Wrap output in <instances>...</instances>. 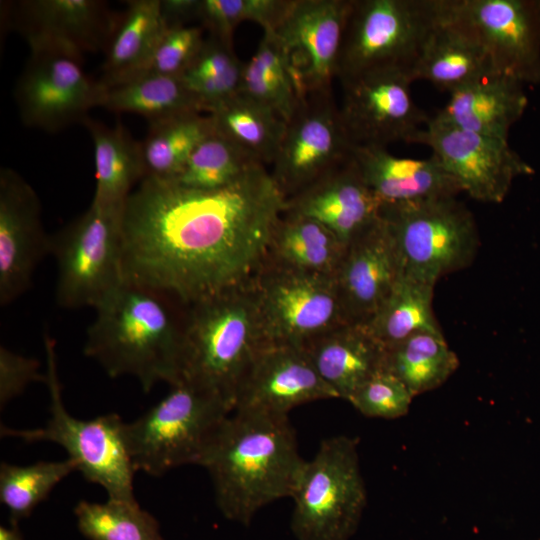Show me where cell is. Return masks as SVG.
I'll return each instance as SVG.
<instances>
[{"mask_svg": "<svg viewBox=\"0 0 540 540\" xmlns=\"http://www.w3.org/2000/svg\"><path fill=\"white\" fill-rule=\"evenodd\" d=\"M244 62L233 49V42L208 34L197 57L181 76L187 88L209 106L240 91Z\"/></svg>", "mask_w": 540, "mask_h": 540, "instance_id": "cell-38", "label": "cell"}, {"mask_svg": "<svg viewBox=\"0 0 540 540\" xmlns=\"http://www.w3.org/2000/svg\"><path fill=\"white\" fill-rule=\"evenodd\" d=\"M433 291L434 285L402 273L365 325L385 348L421 331L440 332Z\"/></svg>", "mask_w": 540, "mask_h": 540, "instance_id": "cell-34", "label": "cell"}, {"mask_svg": "<svg viewBox=\"0 0 540 540\" xmlns=\"http://www.w3.org/2000/svg\"><path fill=\"white\" fill-rule=\"evenodd\" d=\"M352 158L369 189L382 204L418 202L456 197L460 189L432 155L403 158L386 147L353 146Z\"/></svg>", "mask_w": 540, "mask_h": 540, "instance_id": "cell-24", "label": "cell"}, {"mask_svg": "<svg viewBox=\"0 0 540 540\" xmlns=\"http://www.w3.org/2000/svg\"><path fill=\"white\" fill-rule=\"evenodd\" d=\"M200 0H160V11L167 27L189 25L197 20Z\"/></svg>", "mask_w": 540, "mask_h": 540, "instance_id": "cell-44", "label": "cell"}, {"mask_svg": "<svg viewBox=\"0 0 540 540\" xmlns=\"http://www.w3.org/2000/svg\"><path fill=\"white\" fill-rule=\"evenodd\" d=\"M352 0H294L275 31L288 49L303 94L333 92Z\"/></svg>", "mask_w": 540, "mask_h": 540, "instance_id": "cell-19", "label": "cell"}, {"mask_svg": "<svg viewBox=\"0 0 540 540\" xmlns=\"http://www.w3.org/2000/svg\"><path fill=\"white\" fill-rule=\"evenodd\" d=\"M173 296L125 280L94 309L84 354L109 377H134L144 392L181 380L186 308ZM182 304V303H181Z\"/></svg>", "mask_w": 540, "mask_h": 540, "instance_id": "cell-3", "label": "cell"}, {"mask_svg": "<svg viewBox=\"0 0 540 540\" xmlns=\"http://www.w3.org/2000/svg\"><path fill=\"white\" fill-rule=\"evenodd\" d=\"M233 412L219 395L186 380L132 422L123 435L135 470L151 476L189 464L199 465L216 430Z\"/></svg>", "mask_w": 540, "mask_h": 540, "instance_id": "cell-5", "label": "cell"}, {"mask_svg": "<svg viewBox=\"0 0 540 540\" xmlns=\"http://www.w3.org/2000/svg\"><path fill=\"white\" fill-rule=\"evenodd\" d=\"M204 32L200 25L167 27L144 74L181 77L201 50L206 38Z\"/></svg>", "mask_w": 540, "mask_h": 540, "instance_id": "cell-42", "label": "cell"}, {"mask_svg": "<svg viewBox=\"0 0 540 540\" xmlns=\"http://www.w3.org/2000/svg\"><path fill=\"white\" fill-rule=\"evenodd\" d=\"M46 381L35 358L18 354L5 346L0 347V405L19 396L32 382Z\"/></svg>", "mask_w": 540, "mask_h": 540, "instance_id": "cell-43", "label": "cell"}, {"mask_svg": "<svg viewBox=\"0 0 540 540\" xmlns=\"http://www.w3.org/2000/svg\"><path fill=\"white\" fill-rule=\"evenodd\" d=\"M528 104L523 84L493 73L451 93L435 119L481 135L506 140Z\"/></svg>", "mask_w": 540, "mask_h": 540, "instance_id": "cell-26", "label": "cell"}, {"mask_svg": "<svg viewBox=\"0 0 540 540\" xmlns=\"http://www.w3.org/2000/svg\"><path fill=\"white\" fill-rule=\"evenodd\" d=\"M241 93L274 111L286 123L304 96L291 55L274 31H263L258 48L244 63Z\"/></svg>", "mask_w": 540, "mask_h": 540, "instance_id": "cell-30", "label": "cell"}, {"mask_svg": "<svg viewBox=\"0 0 540 540\" xmlns=\"http://www.w3.org/2000/svg\"><path fill=\"white\" fill-rule=\"evenodd\" d=\"M45 384L50 396V418L44 427L12 429L1 425V436L26 442L47 441L60 445L85 480L100 485L108 499L136 502L134 474L123 435L124 421L116 413L89 420L71 415L62 398L57 369L56 343L45 332Z\"/></svg>", "mask_w": 540, "mask_h": 540, "instance_id": "cell-6", "label": "cell"}, {"mask_svg": "<svg viewBox=\"0 0 540 540\" xmlns=\"http://www.w3.org/2000/svg\"><path fill=\"white\" fill-rule=\"evenodd\" d=\"M416 143L429 146L460 191L477 201L500 203L515 178L533 173L508 141L467 131L434 117L419 133Z\"/></svg>", "mask_w": 540, "mask_h": 540, "instance_id": "cell-15", "label": "cell"}, {"mask_svg": "<svg viewBox=\"0 0 540 540\" xmlns=\"http://www.w3.org/2000/svg\"><path fill=\"white\" fill-rule=\"evenodd\" d=\"M402 274L391 233L378 218L354 237L335 274L341 302L351 323H365Z\"/></svg>", "mask_w": 540, "mask_h": 540, "instance_id": "cell-21", "label": "cell"}, {"mask_svg": "<svg viewBox=\"0 0 540 540\" xmlns=\"http://www.w3.org/2000/svg\"><path fill=\"white\" fill-rule=\"evenodd\" d=\"M30 50L15 90L23 122L50 132L83 123L101 105L104 90L85 72L83 57L59 48Z\"/></svg>", "mask_w": 540, "mask_h": 540, "instance_id": "cell-13", "label": "cell"}, {"mask_svg": "<svg viewBox=\"0 0 540 540\" xmlns=\"http://www.w3.org/2000/svg\"><path fill=\"white\" fill-rule=\"evenodd\" d=\"M459 367L442 331H421L385 348L384 369L395 375L413 397L445 383Z\"/></svg>", "mask_w": 540, "mask_h": 540, "instance_id": "cell-33", "label": "cell"}, {"mask_svg": "<svg viewBox=\"0 0 540 540\" xmlns=\"http://www.w3.org/2000/svg\"><path fill=\"white\" fill-rule=\"evenodd\" d=\"M252 290L269 343L303 347L346 323L335 276L310 273L268 258Z\"/></svg>", "mask_w": 540, "mask_h": 540, "instance_id": "cell-11", "label": "cell"}, {"mask_svg": "<svg viewBox=\"0 0 540 540\" xmlns=\"http://www.w3.org/2000/svg\"><path fill=\"white\" fill-rule=\"evenodd\" d=\"M304 461L288 416L233 411L199 466L210 476L223 516L248 526L260 509L291 497Z\"/></svg>", "mask_w": 540, "mask_h": 540, "instance_id": "cell-2", "label": "cell"}, {"mask_svg": "<svg viewBox=\"0 0 540 540\" xmlns=\"http://www.w3.org/2000/svg\"><path fill=\"white\" fill-rule=\"evenodd\" d=\"M214 131L211 118L203 113L150 123L140 142L144 178L175 180L195 148Z\"/></svg>", "mask_w": 540, "mask_h": 540, "instance_id": "cell-35", "label": "cell"}, {"mask_svg": "<svg viewBox=\"0 0 540 540\" xmlns=\"http://www.w3.org/2000/svg\"><path fill=\"white\" fill-rule=\"evenodd\" d=\"M166 28L160 0L129 1L105 50L99 82L107 87L144 74Z\"/></svg>", "mask_w": 540, "mask_h": 540, "instance_id": "cell-27", "label": "cell"}, {"mask_svg": "<svg viewBox=\"0 0 540 540\" xmlns=\"http://www.w3.org/2000/svg\"><path fill=\"white\" fill-rule=\"evenodd\" d=\"M74 514L78 530L88 540H165L157 519L137 501L82 500Z\"/></svg>", "mask_w": 540, "mask_h": 540, "instance_id": "cell-36", "label": "cell"}, {"mask_svg": "<svg viewBox=\"0 0 540 540\" xmlns=\"http://www.w3.org/2000/svg\"><path fill=\"white\" fill-rule=\"evenodd\" d=\"M321 379L346 401L384 369L385 347L365 323L338 326L302 347Z\"/></svg>", "mask_w": 540, "mask_h": 540, "instance_id": "cell-25", "label": "cell"}, {"mask_svg": "<svg viewBox=\"0 0 540 540\" xmlns=\"http://www.w3.org/2000/svg\"><path fill=\"white\" fill-rule=\"evenodd\" d=\"M339 114L353 146L416 143L429 119L411 95V73L397 68L365 71L339 79Z\"/></svg>", "mask_w": 540, "mask_h": 540, "instance_id": "cell-12", "label": "cell"}, {"mask_svg": "<svg viewBox=\"0 0 540 540\" xmlns=\"http://www.w3.org/2000/svg\"><path fill=\"white\" fill-rule=\"evenodd\" d=\"M73 471L75 463L40 461L29 465L2 462L0 466V501L7 508L10 523L17 524L29 517L52 490Z\"/></svg>", "mask_w": 540, "mask_h": 540, "instance_id": "cell-37", "label": "cell"}, {"mask_svg": "<svg viewBox=\"0 0 540 540\" xmlns=\"http://www.w3.org/2000/svg\"><path fill=\"white\" fill-rule=\"evenodd\" d=\"M290 498L296 540H350L367 504L357 440L345 435L322 440L304 461Z\"/></svg>", "mask_w": 540, "mask_h": 540, "instance_id": "cell-7", "label": "cell"}, {"mask_svg": "<svg viewBox=\"0 0 540 540\" xmlns=\"http://www.w3.org/2000/svg\"><path fill=\"white\" fill-rule=\"evenodd\" d=\"M294 0H200L197 21L208 34L232 42L234 29L244 21L276 31Z\"/></svg>", "mask_w": 540, "mask_h": 540, "instance_id": "cell-40", "label": "cell"}, {"mask_svg": "<svg viewBox=\"0 0 540 540\" xmlns=\"http://www.w3.org/2000/svg\"><path fill=\"white\" fill-rule=\"evenodd\" d=\"M495 70L522 84L540 82V1L454 0Z\"/></svg>", "mask_w": 540, "mask_h": 540, "instance_id": "cell-16", "label": "cell"}, {"mask_svg": "<svg viewBox=\"0 0 540 540\" xmlns=\"http://www.w3.org/2000/svg\"><path fill=\"white\" fill-rule=\"evenodd\" d=\"M381 205L351 154L306 189L287 198L285 209L321 222L347 245L378 220Z\"/></svg>", "mask_w": 540, "mask_h": 540, "instance_id": "cell-23", "label": "cell"}, {"mask_svg": "<svg viewBox=\"0 0 540 540\" xmlns=\"http://www.w3.org/2000/svg\"><path fill=\"white\" fill-rule=\"evenodd\" d=\"M267 344L252 285L186 306L181 380L219 395L234 408L244 374Z\"/></svg>", "mask_w": 540, "mask_h": 540, "instance_id": "cell-4", "label": "cell"}, {"mask_svg": "<svg viewBox=\"0 0 540 540\" xmlns=\"http://www.w3.org/2000/svg\"><path fill=\"white\" fill-rule=\"evenodd\" d=\"M498 73L454 0H437V10L412 69L413 81L426 80L451 93Z\"/></svg>", "mask_w": 540, "mask_h": 540, "instance_id": "cell-22", "label": "cell"}, {"mask_svg": "<svg viewBox=\"0 0 540 540\" xmlns=\"http://www.w3.org/2000/svg\"><path fill=\"white\" fill-rule=\"evenodd\" d=\"M261 164L215 131L192 152L175 180L196 189L226 186L253 166Z\"/></svg>", "mask_w": 540, "mask_h": 540, "instance_id": "cell-39", "label": "cell"}, {"mask_svg": "<svg viewBox=\"0 0 540 540\" xmlns=\"http://www.w3.org/2000/svg\"><path fill=\"white\" fill-rule=\"evenodd\" d=\"M0 540H24L17 524L0 527Z\"/></svg>", "mask_w": 540, "mask_h": 540, "instance_id": "cell-45", "label": "cell"}, {"mask_svg": "<svg viewBox=\"0 0 540 540\" xmlns=\"http://www.w3.org/2000/svg\"><path fill=\"white\" fill-rule=\"evenodd\" d=\"M94 150L96 187L92 203L122 208L132 187L145 177L141 143L118 123L108 127L87 117Z\"/></svg>", "mask_w": 540, "mask_h": 540, "instance_id": "cell-28", "label": "cell"}, {"mask_svg": "<svg viewBox=\"0 0 540 540\" xmlns=\"http://www.w3.org/2000/svg\"><path fill=\"white\" fill-rule=\"evenodd\" d=\"M345 248L321 222L285 209L272 234L269 259L297 270L335 276Z\"/></svg>", "mask_w": 540, "mask_h": 540, "instance_id": "cell-29", "label": "cell"}, {"mask_svg": "<svg viewBox=\"0 0 540 540\" xmlns=\"http://www.w3.org/2000/svg\"><path fill=\"white\" fill-rule=\"evenodd\" d=\"M333 92L304 94L286 123L271 175L287 198L351 157Z\"/></svg>", "mask_w": 540, "mask_h": 540, "instance_id": "cell-14", "label": "cell"}, {"mask_svg": "<svg viewBox=\"0 0 540 540\" xmlns=\"http://www.w3.org/2000/svg\"><path fill=\"white\" fill-rule=\"evenodd\" d=\"M327 399L338 398L318 375L303 348L269 343L244 374L233 411L288 416L300 405Z\"/></svg>", "mask_w": 540, "mask_h": 540, "instance_id": "cell-18", "label": "cell"}, {"mask_svg": "<svg viewBox=\"0 0 540 540\" xmlns=\"http://www.w3.org/2000/svg\"><path fill=\"white\" fill-rule=\"evenodd\" d=\"M380 215L407 276L435 286L441 277L474 260L480 243L477 225L456 197L382 204Z\"/></svg>", "mask_w": 540, "mask_h": 540, "instance_id": "cell-8", "label": "cell"}, {"mask_svg": "<svg viewBox=\"0 0 540 540\" xmlns=\"http://www.w3.org/2000/svg\"><path fill=\"white\" fill-rule=\"evenodd\" d=\"M123 209L91 202L83 214L51 236L59 306L95 308L124 281Z\"/></svg>", "mask_w": 540, "mask_h": 540, "instance_id": "cell-9", "label": "cell"}, {"mask_svg": "<svg viewBox=\"0 0 540 540\" xmlns=\"http://www.w3.org/2000/svg\"><path fill=\"white\" fill-rule=\"evenodd\" d=\"M214 130L263 165H271L286 122L274 111L238 92L206 110Z\"/></svg>", "mask_w": 540, "mask_h": 540, "instance_id": "cell-31", "label": "cell"}, {"mask_svg": "<svg viewBox=\"0 0 540 540\" xmlns=\"http://www.w3.org/2000/svg\"><path fill=\"white\" fill-rule=\"evenodd\" d=\"M413 398L395 375L383 369L359 387L348 402L366 417L396 419L408 413Z\"/></svg>", "mask_w": 540, "mask_h": 540, "instance_id": "cell-41", "label": "cell"}, {"mask_svg": "<svg viewBox=\"0 0 540 540\" xmlns=\"http://www.w3.org/2000/svg\"><path fill=\"white\" fill-rule=\"evenodd\" d=\"M51 251V236L41 219L39 198L10 168L0 171V304L25 293L38 263Z\"/></svg>", "mask_w": 540, "mask_h": 540, "instance_id": "cell-17", "label": "cell"}, {"mask_svg": "<svg viewBox=\"0 0 540 540\" xmlns=\"http://www.w3.org/2000/svg\"><path fill=\"white\" fill-rule=\"evenodd\" d=\"M436 10L437 0H352L336 79L382 68L411 73Z\"/></svg>", "mask_w": 540, "mask_h": 540, "instance_id": "cell-10", "label": "cell"}, {"mask_svg": "<svg viewBox=\"0 0 540 540\" xmlns=\"http://www.w3.org/2000/svg\"><path fill=\"white\" fill-rule=\"evenodd\" d=\"M120 17L99 0L20 1L11 13L30 49L59 48L81 56L105 51Z\"/></svg>", "mask_w": 540, "mask_h": 540, "instance_id": "cell-20", "label": "cell"}, {"mask_svg": "<svg viewBox=\"0 0 540 540\" xmlns=\"http://www.w3.org/2000/svg\"><path fill=\"white\" fill-rule=\"evenodd\" d=\"M103 88L101 107L138 114L149 124L205 112L203 103L187 88L181 77L143 74Z\"/></svg>", "mask_w": 540, "mask_h": 540, "instance_id": "cell-32", "label": "cell"}, {"mask_svg": "<svg viewBox=\"0 0 540 540\" xmlns=\"http://www.w3.org/2000/svg\"><path fill=\"white\" fill-rule=\"evenodd\" d=\"M285 208L263 164L210 190L143 178L123 209L124 279L185 306L249 287L269 258Z\"/></svg>", "mask_w": 540, "mask_h": 540, "instance_id": "cell-1", "label": "cell"}]
</instances>
